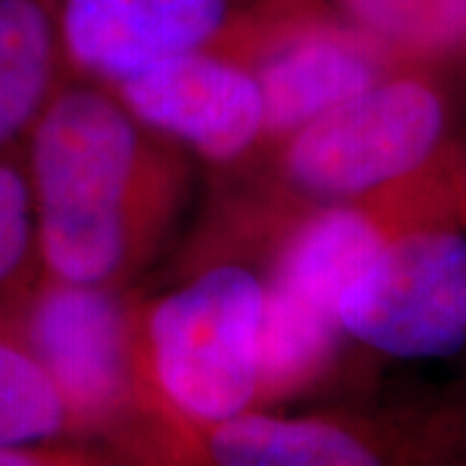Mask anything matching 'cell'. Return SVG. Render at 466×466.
<instances>
[{"label":"cell","instance_id":"52a82bcc","mask_svg":"<svg viewBox=\"0 0 466 466\" xmlns=\"http://www.w3.org/2000/svg\"><path fill=\"white\" fill-rule=\"evenodd\" d=\"M210 47L244 63L262 88V150L400 67L327 0H259Z\"/></svg>","mask_w":466,"mask_h":466},{"label":"cell","instance_id":"8992f818","mask_svg":"<svg viewBox=\"0 0 466 466\" xmlns=\"http://www.w3.org/2000/svg\"><path fill=\"white\" fill-rule=\"evenodd\" d=\"M339 324L376 366L459 363L466 370V220L401 228L345 288Z\"/></svg>","mask_w":466,"mask_h":466},{"label":"cell","instance_id":"7c38bea8","mask_svg":"<svg viewBox=\"0 0 466 466\" xmlns=\"http://www.w3.org/2000/svg\"><path fill=\"white\" fill-rule=\"evenodd\" d=\"M86 441L66 397L24 342L8 309L0 311V446Z\"/></svg>","mask_w":466,"mask_h":466},{"label":"cell","instance_id":"3957f363","mask_svg":"<svg viewBox=\"0 0 466 466\" xmlns=\"http://www.w3.org/2000/svg\"><path fill=\"white\" fill-rule=\"evenodd\" d=\"M24 342L66 397L86 441L140 466H210L200 433L150 379L137 288L45 278L8 306Z\"/></svg>","mask_w":466,"mask_h":466},{"label":"cell","instance_id":"5bb4252c","mask_svg":"<svg viewBox=\"0 0 466 466\" xmlns=\"http://www.w3.org/2000/svg\"><path fill=\"white\" fill-rule=\"evenodd\" d=\"M0 466H140L96 441L0 446Z\"/></svg>","mask_w":466,"mask_h":466},{"label":"cell","instance_id":"5b68a950","mask_svg":"<svg viewBox=\"0 0 466 466\" xmlns=\"http://www.w3.org/2000/svg\"><path fill=\"white\" fill-rule=\"evenodd\" d=\"M210 466H466V370L200 431Z\"/></svg>","mask_w":466,"mask_h":466},{"label":"cell","instance_id":"30bf717a","mask_svg":"<svg viewBox=\"0 0 466 466\" xmlns=\"http://www.w3.org/2000/svg\"><path fill=\"white\" fill-rule=\"evenodd\" d=\"M63 66L57 3L0 0V146L36 125Z\"/></svg>","mask_w":466,"mask_h":466},{"label":"cell","instance_id":"6da1fadb","mask_svg":"<svg viewBox=\"0 0 466 466\" xmlns=\"http://www.w3.org/2000/svg\"><path fill=\"white\" fill-rule=\"evenodd\" d=\"M29 182L47 278L130 288L171 247L198 177L109 86L78 78L32 127Z\"/></svg>","mask_w":466,"mask_h":466},{"label":"cell","instance_id":"8fae6325","mask_svg":"<svg viewBox=\"0 0 466 466\" xmlns=\"http://www.w3.org/2000/svg\"><path fill=\"white\" fill-rule=\"evenodd\" d=\"M400 67L466 78V0H327Z\"/></svg>","mask_w":466,"mask_h":466},{"label":"cell","instance_id":"7a4b0ae2","mask_svg":"<svg viewBox=\"0 0 466 466\" xmlns=\"http://www.w3.org/2000/svg\"><path fill=\"white\" fill-rule=\"evenodd\" d=\"M461 84L441 70L397 67L249 164L216 174L218 189L267 228L306 208L379 198L466 146Z\"/></svg>","mask_w":466,"mask_h":466},{"label":"cell","instance_id":"277c9868","mask_svg":"<svg viewBox=\"0 0 466 466\" xmlns=\"http://www.w3.org/2000/svg\"><path fill=\"white\" fill-rule=\"evenodd\" d=\"M265 290V259L184 249L168 288H137L150 379L198 433L259 410Z\"/></svg>","mask_w":466,"mask_h":466},{"label":"cell","instance_id":"9c48e42d","mask_svg":"<svg viewBox=\"0 0 466 466\" xmlns=\"http://www.w3.org/2000/svg\"><path fill=\"white\" fill-rule=\"evenodd\" d=\"M259 0H57L67 67L115 86L143 67L210 47Z\"/></svg>","mask_w":466,"mask_h":466},{"label":"cell","instance_id":"ba28073f","mask_svg":"<svg viewBox=\"0 0 466 466\" xmlns=\"http://www.w3.org/2000/svg\"><path fill=\"white\" fill-rule=\"evenodd\" d=\"M109 88L146 127L216 174L249 164L265 148L262 88L228 52H184Z\"/></svg>","mask_w":466,"mask_h":466},{"label":"cell","instance_id":"4fadbf2b","mask_svg":"<svg viewBox=\"0 0 466 466\" xmlns=\"http://www.w3.org/2000/svg\"><path fill=\"white\" fill-rule=\"evenodd\" d=\"M36 244V210L29 174L0 161V288L24 269Z\"/></svg>","mask_w":466,"mask_h":466}]
</instances>
